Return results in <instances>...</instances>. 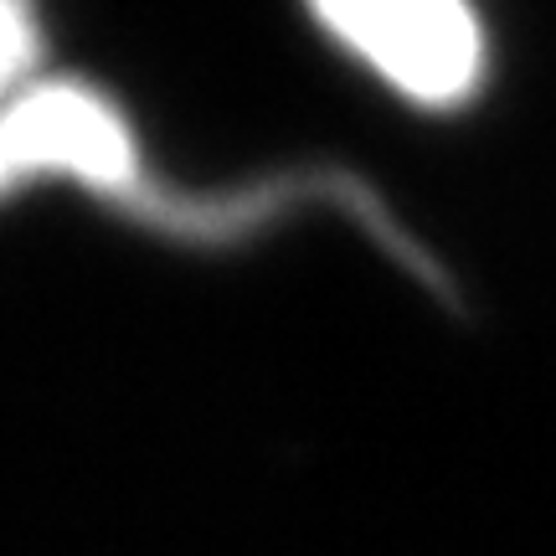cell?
Returning <instances> with one entry per match:
<instances>
[{"label":"cell","mask_w":556,"mask_h":556,"mask_svg":"<svg viewBox=\"0 0 556 556\" xmlns=\"http://www.w3.org/2000/svg\"><path fill=\"white\" fill-rule=\"evenodd\" d=\"M309 16L387 93L417 109H458L490 73L479 0H309Z\"/></svg>","instance_id":"1"},{"label":"cell","mask_w":556,"mask_h":556,"mask_svg":"<svg viewBox=\"0 0 556 556\" xmlns=\"http://www.w3.org/2000/svg\"><path fill=\"white\" fill-rule=\"evenodd\" d=\"M37 58H41L37 0H0V103L31 78Z\"/></svg>","instance_id":"2"}]
</instances>
